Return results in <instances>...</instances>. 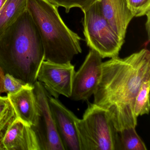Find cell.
Returning a JSON list of instances; mask_svg holds the SVG:
<instances>
[{"mask_svg":"<svg viewBox=\"0 0 150 150\" xmlns=\"http://www.w3.org/2000/svg\"><path fill=\"white\" fill-rule=\"evenodd\" d=\"M150 79V52L143 49L130 56L103 62L102 72L94 93L95 104L108 110L117 129L134 126L136 96L144 81Z\"/></svg>","mask_w":150,"mask_h":150,"instance_id":"obj_1","label":"cell"},{"mask_svg":"<svg viewBox=\"0 0 150 150\" xmlns=\"http://www.w3.org/2000/svg\"><path fill=\"white\" fill-rule=\"evenodd\" d=\"M44 60L41 38L27 9L0 35V67L33 86Z\"/></svg>","mask_w":150,"mask_h":150,"instance_id":"obj_2","label":"cell"},{"mask_svg":"<svg viewBox=\"0 0 150 150\" xmlns=\"http://www.w3.org/2000/svg\"><path fill=\"white\" fill-rule=\"evenodd\" d=\"M27 10L41 38L45 60L64 64L81 53V38L66 26L49 0H28Z\"/></svg>","mask_w":150,"mask_h":150,"instance_id":"obj_3","label":"cell"},{"mask_svg":"<svg viewBox=\"0 0 150 150\" xmlns=\"http://www.w3.org/2000/svg\"><path fill=\"white\" fill-rule=\"evenodd\" d=\"M77 128L81 150H116V130L105 109L88 102Z\"/></svg>","mask_w":150,"mask_h":150,"instance_id":"obj_4","label":"cell"},{"mask_svg":"<svg viewBox=\"0 0 150 150\" xmlns=\"http://www.w3.org/2000/svg\"><path fill=\"white\" fill-rule=\"evenodd\" d=\"M84 34L88 46L102 58L118 57L123 43L102 15L97 0L82 10Z\"/></svg>","mask_w":150,"mask_h":150,"instance_id":"obj_5","label":"cell"},{"mask_svg":"<svg viewBox=\"0 0 150 150\" xmlns=\"http://www.w3.org/2000/svg\"><path fill=\"white\" fill-rule=\"evenodd\" d=\"M75 71L71 62L58 64L44 60L37 75L48 93L58 99L60 95L70 98Z\"/></svg>","mask_w":150,"mask_h":150,"instance_id":"obj_6","label":"cell"},{"mask_svg":"<svg viewBox=\"0 0 150 150\" xmlns=\"http://www.w3.org/2000/svg\"><path fill=\"white\" fill-rule=\"evenodd\" d=\"M101 57L93 50H90L85 61L73 80L71 98L74 101H86L94 93L102 72Z\"/></svg>","mask_w":150,"mask_h":150,"instance_id":"obj_7","label":"cell"},{"mask_svg":"<svg viewBox=\"0 0 150 150\" xmlns=\"http://www.w3.org/2000/svg\"><path fill=\"white\" fill-rule=\"evenodd\" d=\"M48 97L56 128L65 150H81L77 128L79 118L58 99L49 94Z\"/></svg>","mask_w":150,"mask_h":150,"instance_id":"obj_8","label":"cell"},{"mask_svg":"<svg viewBox=\"0 0 150 150\" xmlns=\"http://www.w3.org/2000/svg\"><path fill=\"white\" fill-rule=\"evenodd\" d=\"M0 150H41V142L34 128L16 117L0 138Z\"/></svg>","mask_w":150,"mask_h":150,"instance_id":"obj_9","label":"cell"},{"mask_svg":"<svg viewBox=\"0 0 150 150\" xmlns=\"http://www.w3.org/2000/svg\"><path fill=\"white\" fill-rule=\"evenodd\" d=\"M34 92L40 111V120L43 122L41 136L42 150H65L58 133L49 101V94L41 82L34 84Z\"/></svg>","mask_w":150,"mask_h":150,"instance_id":"obj_10","label":"cell"},{"mask_svg":"<svg viewBox=\"0 0 150 150\" xmlns=\"http://www.w3.org/2000/svg\"><path fill=\"white\" fill-rule=\"evenodd\" d=\"M7 96L16 117L33 128L39 126L41 115L34 85L27 84L17 93L7 94Z\"/></svg>","mask_w":150,"mask_h":150,"instance_id":"obj_11","label":"cell"},{"mask_svg":"<svg viewBox=\"0 0 150 150\" xmlns=\"http://www.w3.org/2000/svg\"><path fill=\"white\" fill-rule=\"evenodd\" d=\"M101 13L118 38L124 43L127 28L134 16L126 0H97Z\"/></svg>","mask_w":150,"mask_h":150,"instance_id":"obj_12","label":"cell"},{"mask_svg":"<svg viewBox=\"0 0 150 150\" xmlns=\"http://www.w3.org/2000/svg\"><path fill=\"white\" fill-rule=\"evenodd\" d=\"M28 0H6L0 9V35L27 9Z\"/></svg>","mask_w":150,"mask_h":150,"instance_id":"obj_13","label":"cell"},{"mask_svg":"<svg viewBox=\"0 0 150 150\" xmlns=\"http://www.w3.org/2000/svg\"><path fill=\"white\" fill-rule=\"evenodd\" d=\"M136 127L125 128L117 132L116 150H146V146L136 130Z\"/></svg>","mask_w":150,"mask_h":150,"instance_id":"obj_14","label":"cell"},{"mask_svg":"<svg viewBox=\"0 0 150 150\" xmlns=\"http://www.w3.org/2000/svg\"><path fill=\"white\" fill-rule=\"evenodd\" d=\"M150 79L143 82L139 90L134 102L133 112L137 117L148 115L150 109Z\"/></svg>","mask_w":150,"mask_h":150,"instance_id":"obj_15","label":"cell"},{"mask_svg":"<svg viewBox=\"0 0 150 150\" xmlns=\"http://www.w3.org/2000/svg\"><path fill=\"white\" fill-rule=\"evenodd\" d=\"M127 6L134 17L146 15L150 11V0H126Z\"/></svg>","mask_w":150,"mask_h":150,"instance_id":"obj_16","label":"cell"},{"mask_svg":"<svg viewBox=\"0 0 150 150\" xmlns=\"http://www.w3.org/2000/svg\"><path fill=\"white\" fill-rule=\"evenodd\" d=\"M57 7H62L68 13L73 8H79L81 10L91 5L96 0H49Z\"/></svg>","mask_w":150,"mask_h":150,"instance_id":"obj_17","label":"cell"},{"mask_svg":"<svg viewBox=\"0 0 150 150\" xmlns=\"http://www.w3.org/2000/svg\"><path fill=\"white\" fill-rule=\"evenodd\" d=\"M27 84H28L9 74H5L4 87L5 92L7 94L15 93Z\"/></svg>","mask_w":150,"mask_h":150,"instance_id":"obj_18","label":"cell"},{"mask_svg":"<svg viewBox=\"0 0 150 150\" xmlns=\"http://www.w3.org/2000/svg\"><path fill=\"white\" fill-rule=\"evenodd\" d=\"M16 117L15 112L10 103L7 110L0 115V138L7 127Z\"/></svg>","mask_w":150,"mask_h":150,"instance_id":"obj_19","label":"cell"},{"mask_svg":"<svg viewBox=\"0 0 150 150\" xmlns=\"http://www.w3.org/2000/svg\"><path fill=\"white\" fill-rule=\"evenodd\" d=\"M10 105V103L7 96L4 97L0 96V115L3 114Z\"/></svg>","mask_w":150,"mask_h":150,"instance_id":"obj_20","label":"cell"},{"mask_svg":"<svg viewBox=\"0 0 150 150\" xmlns=\"http://www.w3.org/2000/svg\"><path fill=\"white\" fill-rule=\"evenodd\" d=\"M5 73L0 67V96L3 93H6L4 87V79Z\"/></svg>","mask_w":150,"mask_h":150,"instance_id":"obj_21","label":"cell"},{"mask_svg":"<svg viewBox=\"0 0 150 150\" xmlns=\"http://www.w3.org/2000/svg\"><path fill=\"white\" fill-rule=\"evenodd\" d=\"M150 13H148L146 15L147 16V20H146V31L148 34V38L150 39Z\"/></svg>","mask_w":150,"mask_h":150,"instance_id":"obj_22","label":"cell"},{"mask_svg":"<svg viewBox=\"0 0 150 150\" xmlns=\"http://www.w3.org/2000/svg\"><path fill=\"white\" fill-rule=\"evenodd\" d=\"M6 0H0V9L2 7V6H3V4L4 2H5Z\"/></svg>","mask_w":150,"mask_h":150,"instance_id":"obj_23","label":"cell"}]
</instances>
